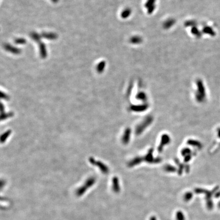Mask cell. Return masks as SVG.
<instances>
[{
  "instance_id": "cell-1",
  "label": "cell",
  "mask_w": 220,
  "mask_h": 220,
  "mask_svg": "<svg viewBox=\"0 0 220 220\" xmlns=\"http://www.w3.org/2000/svg\"><path fill=\"white\" fill-rule=\"evenodd\" d=\"M113 190L115 193H118L120 191L119 185L117 179H115L113 180Z\"/></svg>"
},
{
  "instance_id": "cell-2",
  "label": "cell",
  "mask_w": 220,
  "mask_h": 220,
  "mask_svg": "<svg viewBox=\"0 0 220 220\" xmlns=\"http://www.w3.org/2000/svg\"><path fill=\"white\" fill-rule=\"evenodd\" d=\"M177 220H185V216L181 211H178L176 214Z\"/></svg>"
},
{
  "instance_id": "cell-3",
  "label": "cell",
  "mask_w": 220,
  "mask_h": 220,
  "mask_svg": "<svg viewBox=\"0 0 220 220\" xmlns=\"http://www.w3.org/2000/svg\"><path fill=\"white\" fill-rule=\"evenodd\" d=\"M193 197V194L191 192H188L184 195V200L186 202L190 201Z\"/></svg>"
},
{
  "instance_id": "cell-4",
  "label": "cell",
  "mask_w": 220,
  "mask_h": 220,
  "mask_svg": "<svg viewBox=\"0 0 220 220\" xmlns=\"http://www.w3.org/2000/svg\"><path fill=\"white\" fill-rule=\"evenodd\" d=\"M205 31H206V32L207 33H209V34L212 35H214V31H213L211 29L209 28H207L205 29Z\"/></svg>"
},
{
  "instance_id": "cell-5",
  "label": "cell",
  "mask_w": 220,
  "mask_h": 220,
  "mask_svg": "<svg viewBox=\"0 0 220 220\" xmlns=\"http://www.w3.org/2000/svg\"><path fill=\"white\" fill-rule=\"evenodd\" d=\"M157 220L155 216H152L150 217V220Z\"/></svg>"
}]
</instances>
